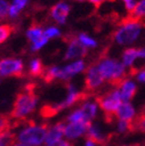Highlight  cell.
Segmentation results:
<instances>
[{"label": "cell", "mask_w": 145, "mask_h": 146, "mask_svg": "<svg viewBox=\"0 0 145 146\" xmlns=\"http://www.w3.org/2000/svg\"><path fill=\"white\" fill-rule=\"evenodd\" d=\"M142 30H143L142 21L129 16L115 30L113 36L114 42L122 46H128L130 44H134L139 38Z\"/></svg>", "instance_id": "obj_1"}, {"label": "cell", "mask_w": 145, "mask_h": 146, "mask_svg": "<svg viewBox=\"0 0 145 146\" xmlns=\"http://www.w3.org/2000/svg\"><path fill=\"white\" fill-rule=\"evenodd\" d=\"M37 104L39 98L35 94L34 90L31 88L23 89L15 98L12 110V117L15 119L27 118L36 110Z\"/></svg>", "instance_id": "obj_3"}, {"label": "cell", "mask_w": 145, "mask_h": 146, "mask_svg": "<svg viewBox=\"0 0 145 146\" xmlns=\"http://www.w3.org/2000/svg\"><path fill=\"white\" fill-rule=\"evenodd\" d=\"M21 11H22V9H20L17 6H15V5H13V4H11L8 16H9V17H12V19H15V17L19 16V14H20V12H21Z\"/></svg>", "instance_id": "obj_33"}, {"label": "cell", "mask_w": 145, "mask_h": 146, "mask_svg": "<svg viewBox=\"0 0 145 146\" xmlns=\"http://www.w3.org/2000/svg\"><path fill=\"white\" fill-rule=\"evenodd\" d=\"M95 65L103 79L106 80V82H109L114 86H117L124 78H126L128 68L118 59L110 57H102Z\"/></svg>", "instance_id": "obj_2"}, {"label": "cell", "mask_w": 145, "mask_h": 146, "mask_svg": "<svg viewBox=\"0 0 145 146\" xmlns=\"http://www.w3.org/2000/svg\"><path fill=\"white\" fill-rule=\"evenodd\" d=\"M122 102H130L137 93V81L131 78H124L117 86Z\"/></svg>", "instance_id": "obj_12"}, {"label": "cell", "mask_w": 145, "mask_h": 146, "mask_svg": "<svg viewBox=\"0 0 145 146\" xmlns=\"http://www.w3.org/2000/svg\"><path fill=\"white\" fill-rule=\"evenodd\" d=\"M28 4V0H13V5L17 6L20 9H23Z\"/></svg>", "instance_id": "obj_35"}, {"label": "cell", "mask_w": 145, "mask_h": 146, "mask_svg": "<svg viewBox=\"0 0 145 146\" xmlns=\"http://www.w3.org/2000/svg\"><path fill=\"white\" fill-rule=\"evenodd\" d=\"M78 1H84V0H78Z\"/></svg>", "instance_id": "obj_42"}, {"label": "cell", "mask_w": 145, "mask_h": 146, "mask_svg": "<svg viewBox=\"0 0 145 146\" xmlns=\"http://www.w3.org/2000/svg\"><path fill=\"white\" fill-rule=\"evenodd\" d=\"M121 1L123 3L124 7L126 8V11H128L129 13H131L134 9H135V6H136V0H121Z\"/></svg>", "instance_id": "obj_34"}, {"label": "cell", "mask_w": 145, "mask_h": 146, "mask_svg": "<svg viewBox=\"0 0 145 146\" xmlns=\"http://www.w3.org/2000/svg\"><path fill=\"white\" fill-rule=\"evenodd\" d=\"M53 146H74V145H73V143L70 141V140H67V139H63L61 143L53 145Z\"/></svg>", "instance_id": "obj_36"}, {"label": "cell", "mask_w": 145, "mask_h": 146, "mask_svg": "<svg viewBox=\"0 0 145 146\" xmlns=\"http://www.w3.org/2000/svg\"><path fill=\"white\" fill-rule=\"evenodd\" d=\"M86 70V63L84 59H77L69 64L61 66V81H69L73 77L80 74Z\"/></svg>", "instance_id": "obj_11"}, {"label": "cell", "mask_w": 145, "mask_h": 146, "mask_svg": "<svg viewBox=\"0 0 145 146\" xmlns=\"http://www.w3.org/2000/svg\"><path fill=\"white\" fill-rule=\"evenodd\" d=\"M71 12V6L65 1H59L50 9V16L57 25H65Z\"/></svg>", "instance_id": "obj_14"}, {"label": "cell", "mask_w": 145, "mask_h": 146, "mask_svg": "<svg viewBox=\"0 0 145 146\" xmlns=\"http://www.w3.org/2000/svg\"><path fill=\"white\" fill-rule=\"evenodd\" d=\"M44 35L49 40H52V38L59 37L61 36V30L57 27H48V28L44 29Z\"/></svg>", "instance_id": "obj_29"}, {"label": "cell", "mask_w": 145, "mask_h": 146, "mask_svg": "<svg viewBox=\"0 0 145 146\" xmlns=\"http://www.w3.org/2000/svg\"><path fill=\"white\" fill-rule=\"evenodd\" d=\"M80 108L85 111V114L87 115V117L90 121H93L98 116L99 109H100L98 102L96 101H93V100H85V101H82Z\"/></svg>", "instance_id": "obj_18"}, {"label": "cell", "mask_w": 145, "mask_h": 146, "mask_svg": "<svg viewBox=\"0 0 145 146\" xmlns=\"http://www.w3.org/2000/svg\"><path fill=\"white\" fill-rule=\"evenodd\" d=\"M9 129V119L0 114V132Z\"/></svg>", "instance_id": "obj_32"}, {"label": "cell", "mask_w": 145, "mask_h": 146, "mask_svg": "<svg viewBox=\"0 0 145 146\" xmlns=\"http://www.w3.org/2000/svg\"><path fill=\"white\" fill-rule=\"evenodd\" d=\"M87 48H85L79 40L76 37H71L67 43V48L64 54V60L69 62H73L77 59H82L86 54H87Z\"/></svg>", "instance_id": "obj_8"}, {"label": "cell", "mask_w": 145, "mask_h": 146, "mask_svg": "<svg viewBox=\"0 0 145 146\" xmlns=\"http://www.w3.org/2000/svg\"><path fill=\"white\" fill-rule=\"evenodd\" d=\"M9 7H11V4L7 0H0V19H4V17L8 15Z\"/></svg>", "instance_id": "obj_30"}, {"label": "cell", "mask_w": 145, "mask_h": 146, "mask_svg": "<svg viewBox=\"0 0 145 146\" xmlns=\"http://www.w3.org/2000/svg\"><path fill=\"white\" fill-rule=\"evenodd\" d=\"M96 102L100 107V109L104 113L107 117H113L115 116L117 109L122 104V99L120 95V92L116 86H114L112 89L107 90L103 94H101L98 99Z\"/></svg>", "instance_id": "obj_6"}, {"label": "cell", "mask_w": 145, "mask_h": 146, "mask_svg": "<svg viewBox=\"0 0 145 146\" xmlns=\"http://www.w3.org/2000/svg\"><path fill=\"white\" fill-rule=\"evenodd\" d=\"M88 1H89L90 4H93L95 7H99L101 4H103V3L106 1V0H88Z\"/></svg>", "instance_id": "obj_38"}, {"label": "cell", "mask_w": 145, "mask_h": 146, "mask_svg": "<svg viewBox=\"0 0 145 146\" xmlns=\"http://www.w3.org/2000/svg\"><path fill=\"white\" fill-rule=\"evenodd\" d=\"M42 77L45 80V82H52L55 80H61V66L53 65V66L45 68Z\"/></svg>", "instance_id": "obj_22"}, {"label": "cell", "mask_w": 145, "mask_h": 146, "mask_svg": "<svg viewBox=\"0 0 145 146\" xmlns=\"http://www.w3.org/2000/svg\"><path fill=\"white\" fill-rule=\"evenodd\" d=\"M106 80L101 76V73L99 72L98 67L95 64L90 65L87 71H86V76H85V86L86 89L89 92H94V90L100 89L104 85Z\"/></svg>", "instance_id": "obj_10"}, {"label": "cell", "mask_w": 145, "mask_h": 146, "mask_svg": "<svg viewBox=\"0 0 145 146\" xmlns=\"http://www.w3.org/2000/svg\"><path fill=\"white\" fill-rule=\"evenodd\" d=\"M25 64L19 58H3L0 59V78L21 77L23 74Z\"/></svg>", "instance_id": "obj_7"}, {"label": "cell", "mask_w": 145, "mask_h": 146, "mask_svg": "<svg viewBox=\"0 0 145 146\" xmlns=\"http://www.w3.org/2000/svg\"><path fill=\"white\" fill-rule=\"evenodd\" d=\"M66 122H72V123H74V122H86V123H92V121H90L87 115L85 114V111L82 110V109L79 107L77 109H74V110H72L67 117H66Z\"/></svg>", "instance_id": "obj_21"}, {"label": "cell", "mask_w": 145, "mask_h": 146, "mask_svg": "<svg viewBox=\"0 0 145 146\" xmlns=\"http://www.w3.org/2000/svg\"><path fill=\"white\" fill-rule=\"evenodd\" d=\"M64 127L65 122H57L48 126V132L44 146H53L64 139Z\"/></svg>", "instance_id": "obj_13"}, {"label": "cell", "mask_w": 145, "mask_h": 146, "mask_svg": "<svg viewBox=\"0 0 145 146\" xmlns=\"http://www.w3.org/2000/svg\"><path fill=\"white\" fill-rule=\"evenodd\" d=\"M138 59H139V49L137 48H126L122 52L121 62L126 68H132Z\"/></svg>", "instance_id": "obj_16"}, {"label": "cell", "mask_w": 145, "mask_h": 146, "mask_svg": "<svg viewBox=\"0 0 145 146\" xmlns=\"http://www.w3.org/2000/svg\"><path fill=\"white\" fill-rule=\"evenodd\" d=\"M115 116L117 117V119H123L126 122L134 123L137 117L136 108L131 104V102H122V104L117 109Z\"/></svg>", "instance_id": "obj_15"}, {"label": "cell", "mask_w": 145, "mask_h": 146, "mask_svg": "<svg viewBox=\"0 0 145 146\" xmlns=\"http://www.w3.org/2000/svg\"><path fill=\"white\" fill-rule=\"evenodd\" d=\"M87 138L93 139L94 141H96L99 145L100 144H104L107 140V135L103 132L102 127L99 124H93L90 123V125L88 126V130H87Z\"/></svg>", "instance_id": "obj_17"}, {"label": "cell", "mask_w": 145, "mask_h": 146, "mask_svg": "<svg viewBox=\"0 0 145 146\" xmlns=\"http://www.w3.org/2000/svg\"><path fill=\"white\" fill-rule=\"evenodd\" d=\"M134 76H135V80L137 82L145 84V66L137 71H134Z\"/></svg>", "instance_id": "obj_31"}, {"label": "cell", "mask_w": 145, "mask_h": 146, "mask_svg": "<svg viewBox=\"0 0 145 146\" xmlns=\"http://www.w3.org/2000/svg\"><path fill=\"white\" fill-rule=\"evenodd\" d=\"M66 89H67L66 96L62 100V102H59L57 104H53V106H47V107L43 108L42 114L44 116H52V115L57 114L58 111L67 109V108L74 106L76 103L84 100L85 94L82 92H80L74 84H69L66 86Z\"/></svg>", "instance_id": "obj_5"}, {"label": "cell", "mask_w": 145, "mask_h": 146, "mask_svg": "<svg viewBox=\"0 0 145 146\" xmlns=\"http://www.w3.org/2000/svg\"><path fill=\"white\" fill-rule=\"evenodd\" d=\"M26 36H27L28 41L30 42V44L36 43V42L40 41L44 36V29L42 27H40V26H31L27 30Z\"/></svg>", "instance_id": "obj_20"}, {"label": "cell", "mask_w": 145, "mask_h": 146, "mask_svg": "<svg viewBox=\"0 0 145 146\" xmlns=\"http://www.w3.org/2000/svg\"><path fill=\"white\" fill-rule=\"evenodd\" d=\"M15 141V135L9 129L0 132V146H13Z\"/></svg>", "instance_id": "obj_23"}, {"label": "cell", "mask_w": 145, "mask_h": 146, "mask_svg": "<svg viewBox=\"0 0 145 146\" xmlns=\"http://www.w3.org/2000/svg\"><path fill=\"white\" fill-rule=\"evenodd\" d=\"M45 68L40 58H33L28 64V73L31 77H41L43 76Z\"/></svg>", "instance_id": "obj_19"}, {"label": "cell", "mask_w": 145, "mask_h": 146, "mask_svg": "<svg viewBox=\"0 0 145 146\" xmlns=\"http://www.w3.org/2000/svg\"><path fill=\"white\" fill-rule=\"evenodd\" d=\"M13 33V27L11 25H0V44H3Z\"/></svg>", "instance_id": "obj_27"}, {"label": "cell", "mask_w": 145, "mask_h": 146, "mask_svg": "<svg viewBox=\"0 0 145 146\" xmlns=\"http://www.w3.org/2000/svg\"><path fill=\"white\" fill-rule=\"evenodd\" d=\"M48 132V126L44 124L28 123L16 132V141L28 146H44Z\"/></svg>", "instance_id": "obj_4"}, {"label": "cell", "mask_w": 145, "mask_h": 146, "mask_svg": "<svg viewBox=\"0 0 145 146\" xmlns=\"http://www.w3.org/2000/svg\"><path fill=\"white\" fill-rule=\"evenodd\" d=\"M116 130L118 133L121 135H125L130 131L134 130V124L130 122H126L123 119H117V124H116Z\"/></svg>", "instance_id": "obj_26"}, {"label": "cell", "mask_w": 145, "mask_h": 146, "mask_svg": "<svg viewBox=\"0 0 145 146\" xmlns=\"http://www.w3.org/2000/svg\"><path fill=\"white\" fill-rule=\"evenodd\" d=\"M84 146H99V144H98L96 141H94L93 139L87 138V139L85 140V144H84Z\"/></svg>", "instance_id": "obj_37"}, {"label": "cell", "mask_w": 145, "mask_h": 146, "mask_svg": "<svg viewBox=\"0 0 145 146\" xmlns=\"http://www.w3.org/2000/svg\"><path fill=\"white\" fill-rule=\"evenodd\" d=\"M131 17H135L137 20H142L145 19V0H139L136 4L135 9L130 13Z\"/></svg>", "instance_id": "obj_25"}, {"label": "cell", "mask_w": 145, "mask_h": 146, "mask_svg": "<svg viewBox=\"0 0 145 146\" xmlns=\"http://www.w3.org/2000/svg\"><path fill=\"white\" fill-rule=\"evenodd\" d=\"M139 59H144L145 60V46L139 49Z\"/></svg>", "instance_id": "obj_39"}, {"label": "cell", "mask_w": 145, "mask_h": 146, "mask_svg": "<svg viewBox=\"0 0 145 146\" xmlns=\"http://www.w3.org/2000/svg\"><path fill=\"white\" fill-rule=\"evenodd\" d=\"M90 123L86 122H65V127H64V138L72 141L81 138L82 136L87 135V130Z\"/></svg>", "instance_id": "obj_9"}, {"label": "cell", "mask_w": 145, "mask_h": 146, "mask_svg": "<svg viewBox=\"0 0 145 146\" xmlns=\"http://www.w3.org/2000/svg\"><path fill=\"white\" fill-rule=\"evenodd\" d=\"M77 38H78L79 42H80L85 48H87V49H95V48L98 46V42H96L93 37H90L89 35H87V34L81 33V34H79V35L77 36Z\"/></svg>", "instance_id": "obj_24"}, {"label": "cell", "mask_w": 145, "mask_h": 146, "mask_svg": "<svg viewBox=\"0 0 145 146\" xmlns=\"http://www.w3.org/2000/svg\"><path fill=\"white\" fill-rule=\"evenodd\" d=\"M121 146H139L137 144H124V145H121Z\"/></svg>", "instance_id": "obj_41"}, {"label": "cell", "mask_w": 145, "mask_h": 146, "mask_svg": "<svg viewBox=\"0 0 145 146\" xmlns=\"http://www.w3.org/2000/svg\"><path fill=\"white\" fill-rule=\"evenodd\" d=\"M13 146H28V145H26V144H22V143H19V141H15Z\"/></svg>", "instance_id": "obj_40"}, {"label": "cell", "mask_w": 145, "mask_h": 146, "mask_svg": "<svg viewBox=\"0 0 145 146\" xmlns=\"http://www.w3.org/2000/svg\"><path fill=\"white\" fill-rule=\"evenodd\" d=\"M132 124H134V130H137L139 132L145 133V113L137 116Z\"/></svg>", "instance_id": "obj_28"}]
</instances>
